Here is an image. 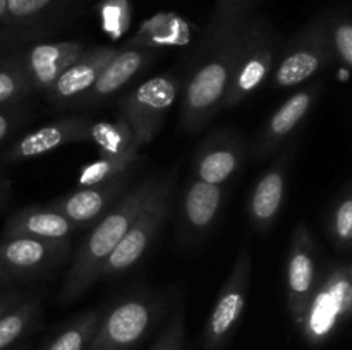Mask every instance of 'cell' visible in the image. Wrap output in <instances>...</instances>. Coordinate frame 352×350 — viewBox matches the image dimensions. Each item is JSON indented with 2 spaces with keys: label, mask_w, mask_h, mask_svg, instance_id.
I'll return each instance as SVG.
<instances>
[{
  "label": "cell",
  "mask_w": 352,
  "mask_h": 350,
  "mask_svg": "<svg viewBox=\"0 0 352 350\" xmlns=\"http://www.w3.org/2000/svg\"><path fill=\"white\" fill-rule=\"evenodd\" d=\"M157 180L158 174H155L143 178L140 184H134L109 209V213L95 223L91 232L76 250L67 275L62 281L58 292L60 304H72L100 280L103 264L124 239L141 208L146 205Z\"/></svg>",
  "instance_id": "cell-1"
},
{
  "label": "cell",
  "mask_w": 352,
  "mask_h": 350,
  "mask_svg": "<svg viewBox=\"0 0 352 350\" xmlns=\"http://www.w3.org/2000/svg\"><path fill=\"white\" fill-rule=\"evenodd\" d=\"M239 34V33H237ZM237 34L229 41L206 50L201 64L182 84L179 127L186 134H198L215 119L223 108L230 74H232L234 55H236Z\"/></svg>",
  "instance_id": "cell-2"
},
{
  "label": "cell",
  "mask_w": 352,
  "mask_h": 350,
  "mask_svg": "<svg viewBox=\"0 0 352 350\" xmlns=\"http://www.w3.org/2000/svg\"><path fill=\"white\" fill-rule=\"evenodd\" d=\"M177 168H172L165 174H158V180L146 205L141 208L124 239L103 264L100 278L113 280L122 277L146 256L157 240L165 220L170 215L175 185H177Z\"/></svg>",
  "instance_id": "cell-3"
},
{
  "label": "cell",
  "mask_w": 352,
  "mask_h": 350,
  "mask_svg": "<svg viewBox=\"0 0 352 350\" xmlns=\"http://www.w3.org/2000/svg\"><path fill=\"white\" fill-rule=\"evenodd\" d=\"M164 312V297L138 290L120 297L102 311L88 350H133L157 325Z\"/></svg>",
  "instance_id": "cell-4"
},
{
  "label": "cell",
  "mask_w": 352,
  "mask_h": 350,
  "mask_svg": "<svg viewBox=\"0 0 352 350\" xmlns=\"http://www.w3.org/2000/svg\"><path fill=\"white\" fill-rule=\"evenodd\" d=\"M181 89V75L165 72L141 82L122 96L119 102V117H122L133 130L140 146L151 143L157 137Z\"/></svg>",
  "instance_id": "cell-5"
},
{
  "label": "cell",
  "mask_w": 352,
  "mask_h": 350,
  "mask_svg": "<svg viewBox=\"0 0 352 350\" xmlns=\"http://www.w3.org/2000/svg\"><path fill=\"white\" fill-rule=\"evenodd\" d=\"M323 271L299 326L311 343L323 342L337 326L349 319L352 309L349 263H333Z\"/></svg>",
  "instance_id": "cell-6"
},
{
  "label": "cell",
  "mask_w": 352,
  "mask_h": 350,
  "mask_svg": "<svg viewBox=\"0 0 352 350\" xmlns=\"http://www.w3.org/2000/svg\"><path fill=\"white\" fill-rule=\"evenodd\" d=\"M275 55L277 47L267 27L254 24L239 31L223 108H236L261 88L274 71Z\"/></svg>",
  "instance_id": "cell-7"
},
{
  "label": "cell",
  "mask_w": 352,
  "mask_h": 350,
  "mask_svg": "<svg viewBox=\"0 0 352 350\" xmlns=\"http://www.w3.org/2000/svg\"><path fill=\"white\" fill-rule=\"evenodd\" d=\"M251 271H253V259H251L250 247L244 244L239 247L229 277L223 281L206 321L205 333H203L205 350L223 349L232 338L248 304Z\"/></svg>",
  "instance_id": "cell-8"
},
{
  "label": "cell",
  "mask_w": 352,
  "mask_h": 350,
  "mask_svg": "<svg viewBox=\"0 0 352 350\" xmlns=\"http://www.w3.org/2000/svg\"><path fill=\"white\" fill-rule=\"evenodd\" d=\"M71 254L72 240L0 235V266L16 281L50 277L71 257Z\"/></svg>",
  "instance_id": "cell-9"
},
{
  "label": "cell",
  "mask_w": 352,
  "mask_h": 350,
  "mask_svg": "<svg viewBox=\"0 0 352 350\" xmlns=\"http://www.w3.org/2000/svg\"><path fill=\"white\" fill-rule=\"evenodd\" d=\"M320 246L305 222L298 223L289 242L285 259L287 309L294 325L301 326L306 307L320 278Z\"/></svg>",
  "instance_id": "cell-10"
},
{
  "label": "cell",
  "mask_w": 352,
  "mask_h": 350,
  "mask_svg": "<svg viewBox=\"0 0 352 350\" xmlns=\"http://www.w3.org/2000/svg\"><path fill=\"white\" fill-rule=\"evenodd\" d=\"M227 189L219 184L199 180L192 175L186 182L179 211V244L184 249H195L205 242L215 229L222 213Z\"/></svg>",
  "instance_id": "cell-11"
},
{
  "label": "cell",
  "mask_w": 352,
  "mask_h": 350,
  "mask_svg": "<svg viewBox=\"0 0 352 350\" xmlns=\"http://www.w3.org/2000/svg\"><path fill=\"white\" fill-rule=\"evenodd\" d=\"M250 144L239 130L222 127L210 132L192 154V175L223 185L237 175L250 156Z\"/></svg>",
  "instance_id": "cell-12"
},
{
  "label": "cell",
  "mask_w": 352,
  "mask_h": 350,
  "mask_svg": "<svg viewBox=\"0 0 352 350\" xmlns=\"http://www.w3.org/2000/svg\"><path fill=\"white\" fill-rule=\"evenodd\" d=\"M296 154V139H289L278 150L270 167L261 174L248 199V216L254 232L265 233L274 229L284 208L289 170Z\"/></svg>",
  "instance_id": "cell-13"
},
{
  "label": "cell",
  "mask_w": 352,
  "mask_h": 350,
  "mask_svg": "<svg viewBox=\"0 0 352 350\" xmlns=\"http://www.w3.org/2000/svg\"><path fill=\"white\" fill-rule=\"evenodd\" d=\"M134 170L91 185H79L76 191L67 192L48 205L71 220L78 229H88L109 213V209L133 187Z\"/></svg>",
  "instance_id": "cell-14"
},
{
  "label": "cell",
  "mask_w": 352,
  "mask_h": 350,
  "mask_svg": "<svg viewBox=\"0 0 352 350\" xmlns=\"http://www.w3.org/2000/svg\"><path fill=\"white\" fill-rule=\"evenodd\" d=\"M333 64L330 41L325 30L318 26L296 38L275 62L274 84L277 88H294L315 78L322 69Z\"/></svg>",
  "instance_id": "cell-15"
},
{
  "label": "cell",
  "mask_w": 352,
  "mask_h": 350,
  "mask_svg": "<svg viewBox=\"0 0 352 350\" xmlns=\"http://www.w3.org/2000/svg\"><path fill=\"white\" fill-rule=\"evenodd\" d=\"M320 95H322V82H313L289 96L272 113L263 129L260 130V136L250 151L251 158L258 161L267 160L272 154L277 153L289 139H292L299 126L311 113Z\"/></svg>",
  "instance_id": "cell-16"
},
{
  "label": "cell",
  "mask_w": 352,
  "mask_h": 350,
  "mask_svg": "<svg viewBox=\"0 0 352 350\" xmlns=\"http://www.w3.org/2000/svg\"><path fill=\"white\" fill-rule=\"evenodd\" d=\"M95 134V120L88 117H64L50 124L38 127L31 132L21 136L10 144L2 154L3 161L21 163L43 156L50 151L58 150L65 144L91 143Z\"/></svg>",
  "instance_id": "cell-17"
},
{
  "label": "cell",
  "mask_w": 352,
  "mask_h": 350,
  "mask_svg": "<svg viewBox=\"0 0 352 350\" xmlns=\"http://www.w3.org/2000/svg\"><path fill=\"white\" fill-rule=\"evenodd\" d=\"M85 45L79 41H60V43H40L23 54L14 55L33 93H45L58 75L78 60L85 51Z\"/></svg>",
  "instance_id": "cell-18"
},
{
  "label": "cell",
  "mask_w": 352,
  "mask_h": 350,
  "mask_svg": "<svg viewBox=\"0 0 352 350\" xmlns=\"http://www.w3.org/2000/svg\"><path fill=\"white\" fill-rule=\"evenodd\" d=\"M153 60V55L146 48H124L100 71L98 78L91 88L74 103L72 108H91L100 105L110 96L117 95L126 84H129L138 74L144 71Z\"/></svg>",
  "instance_id": "cell-19"
},
{
  "label": "cell",
  "mask_w": 352,
  "mask_h": 350,
  "mask_svg": "<svg viewBox=\"0 0 352 350\" xmlns=\"http://www.w3.org/2000/svg\"><path fill=\"white\" fill-rule=\"evenodd\" d=\"M116 51L107 47H95L82 51L81 57L72 62L45 91L48 102L58 108H72L74 103L91 88L100 71L116 55Z\"/></svg>",
  "instance_id": "cell-20"
},
{
  "label": "cell",
  "mask_w": 352,
  "mask_h": 350,
  "mask_svg": "<svg viewBox=\"0 0 352 350\" xmlns=\"http://www.w3.org/2000/svg\"><path fill=\"white\" fill-rule=\"evenodd\" d=\"M78 226L50 205H33L10 213L2 226L3 237H33L41 240H72Z\"/></svg>",
  "instance_id": "cell-21"
},
{
  "label": "cell",
  "mask_w": 352,
  "mask_h": 350,
  "mask_svg": "<svg viewBox=\"0 0 352 350\" xmlns=\"http://www.w3.org/2000/svg\"><path fill=\"white\" fill-rule=\"evenodd\" d=\"M40 294H26L9 312L0 318V350H7L30 335L43 314Z\"/></svg>",
  "instance_id": "cell-22"
},
{
  "label": "cell",
  "mask_w": 352,
  "mask_h": 350,
  "mask_svg": "<svg viewBox=\"0 0 352 350\" xmlns=\"http://www.w3.org/2000/svg\"><path fill=\"white\" fill-rule=\"evenodd\" d=\"M91 143L98 146V156L120 158V160L140 158V153H138L141 148L140 143L122 117H117L116 120L95 122V134H93Z\"/></svg>",
  "instance_id": "cell-23"
},
{
  "label": "cell",
  "mask_w": 352,
  "mask_h": 350,
  "mask_svg": "<svg viewBox=\"0 0 352 350\" xmlns=\"http://www.w3.org/2000/svg\"><path fill=\"white\" fill-rule=\"evenodd\" d=\"M100 309L85 311L79 316L72 318L50 342L47 343L43 350H88L91 343L93 335L98 326Z\"/></svg>",
  "instance_id": "cell-24"
},
{
  "label": "cell",
  "mask_w": 352,
  "mask_h": 350,
  "mask_svg": "<svg viewBox=\"0 0 352 350\" xmlns=\"http://www.w3.org/2000/svg\"><path fill=\"white\" fill-rule=\"evenodd\" d=\"M327 229L333 247L340 253H349L352 244V189L349 182L344 184L330 208Z\"/></svg>",
  "instance_id": "cell-25"
},
{
  "label": "cell",
  "mask_w": 352,
  "mask_h": 350,
  "mask_svg": "<svg viewBox=\"0 0 352 350\" xmlns=\"http://www.w3.org/2000/svg\"><path fill=\"white\" fill-rule=\"evenodd\" d=\"M33 95L16 57L0 58V108L21 105Z\"/></svg>",
  "instance_id": "cell-26"
},
{
  "label": "cell",
  "mask_w": 352,
  "mask_h": 350,
  "mask_svg": "<svg viewBox=\"0 0 352 350\" xmlns=\"http://www.w3.org/2000/svg\"><path fill=\"white\" fill-rule=\"evenodd\" d=\"M140 161H141V156L134 158V160H120V158L98 156V160L81 168L78 184L79 185L100 184V182H105L109 180V178L117 177V175H122L126 174V172L134 170Z\"/></svg>",
  "instance_id": "cell-27"
},
{
  "label": "cell",
  "mask_w": 352,
  "mask_h": 350,
  "mask_svg": "<svg viewBox=\"0 0 352 350\" xmlns=\"http://www.w3.org/2000/svg\"><path fill=\"white\" fill-rule=\"evenodd\" d=\"M150 350H188L186 345V321L184 309L179 305L168 318L167 325L164 326L162 333Z\"/></svg>",
  "instance_id": "cell-28"
},
{
  "label": "cell",
  "mask_w": 352,
  "mask_h": 350,
  "mask_svg": "<svg viewBox=\"0 0 352 350\" xmlns=\"http://www.w3.org/2000/svg\"><path fill=\"white\" fill-rule=\"evenodd\" d=\"M330 50H332L333 62L349 71L352 64V26L349 23L337 24L336 30L332 31Z\"/></svg>",
  "instance_id": "cell-29"
},
{
  "label": "cell",
  "mask_w": 352,
  "mask_h": 350,
  "mask_svg": "<svg viewBox=\"0 0 352 350\" xmlns=\"http://www.w3.org/2000/svg\"><path fill=\"white\" fill-rule=\"evenodd\" d=\"M26 120L28 110L24 103L9 106V108H0V148L19 130V127Z\"/></svg>",
  "instance_id": "cell-30"
},
{
  "label": "cell",
  "mask_w": 352,
  "mask_h": 350,
  "mask_svg": "<svg viewBox=\"0 0 352 350\" xmlns=\"http://www.w3.org/2000/svg\"><path fill=\"white\" fill-rule=\"evenodd\" d=\"M9 19L26 21L36 17L41 10L47 9L52 0H6Z\"/></svg>",
  "instance_id": "cell-31"
},
{
  "label": "cell",
  "mask_w": 352,
  "mask_h": 350,
  "mask_svg": "<svg viewBox=\"0 0 352 350\" xmlns=\"http://www.w3.org/2000/svg\"><path fill=\"white\" fill-rule=\"evenodd\" d=\"M28 292L21 290V288L16 287H9V288H2L0 290V318H2L6 312H9L17 302L23 301L26 297Z\"/></svg>",
  "instance_id": "cell-32"
},
{
  "label": "cell",
  "mask_w": 352,
  "mask_h": 350,
  "mask_svg": "<svg viewBox=\"0 0 352 350\" xmlns=\"http://www.w3.org/2000/svg\"><path fill=\"white\" fill-rule=\"evenodd\" d=\"M10 198H12V189H10V182L0 174V213L6 211L9 206Z\"/></svg>",
  "instance_id": "cell-33"
},
{
  "label": "cell",
  "mask_w": 352,
  "mask_h": 350,
  "mask_svg": "<svg viewBox=\"0 0 352 350\" xmlns=\"http://www.w3.org/2000/svg\"><path fill=\"white\" fill-rule=\"evenodd\" d=\"M17 281L14 280L12 277H10L9 273H7L6 270H3L2 266H0V290H2V288H9V287H14V285H16Z\"/></svg>",
  "instance_id": "cell-34"
},
{
  "label": "cell",
  "mask_w": 352,
  "mask_h": 350,
  "mask_svg": "<svg viewBox=\"0 0 352 350\" xmlns=\"http://www.w3.org/2000/svg\"><path fill=\"white\" fill-rule=\"evenodd\" d=\"M9 19V12H7V3L6 0H0V23Z\"/></svg>",
  "instance_id": "cell-35"
},
{
  "label": "cell",
  "mask_w": 352,
  "mask_h": 350,
  "mask_svg": "<svg viewBox=\"0 0 352 350\" xmlns=\"http://www.w3.org/2000/svg\"><path fill=\"white\" fill-rule=\"evenodd\" d=\"M227 2H229V5H232V3H239L243 2V0H227Z\"/></svg>",
  "instance_id": "cell-36"
}]
</instances>
